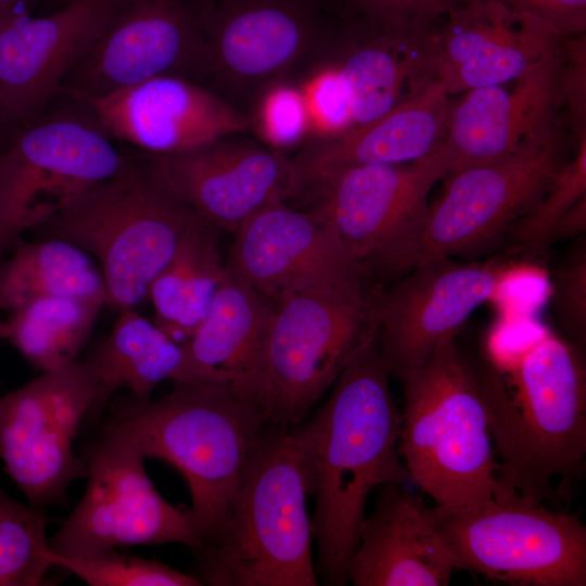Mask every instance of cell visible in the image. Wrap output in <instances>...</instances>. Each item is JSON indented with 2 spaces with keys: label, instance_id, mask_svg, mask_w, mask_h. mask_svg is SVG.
<instances>
[{
  "label": "cell",
  "instance_id": "6da1fadb",
  "mask_svg": "<svg viewBox=\"0 0 586 586\" xmlns=\"http://www.w3.org/2000/svg\"><path fill=\"white\" fill-rule=\"evenodd\" d=\"M377 333L346 365L317 412L290 429L315 502L317 575L331 586L347 583L371 491L409 477L398 450L400 410Z\"/></svg>",
  "mask_w": 586,
  "mask_h": 586
},
{
  "label": "cell",
  "instance_id": "7a4b0ae2",
  "mask_svg": "<svg viewBox=\"0 0 586 586\" xmlns=\"http://www.w3.org/2000/svg\"><path fill=\"white\" fill-rule=\"evenodd\" d=\"M476 373L499 479L542 501L551 481L582 475L586 456V367L570 340L545 332Z\"/></svg>",
  "mask_w": 586,
  "mask_h": 586
},
{
  "label": "cell",
  "instance_id": "3957f363",
  "mask_svg": "<svg viewBox=\"0 0 586 586\" xmlns=\"http://www.w3.org/2000/svg\"><path fill=\"white\" fill-rule=\"evenodd\" d=\"M382 291L362 273L292 293L272 306L243 399L267 426L301 423L378 330Z\"/></svg>",
  "mask_w": 586,
  "mask_h": 586
},
{
  "label": "cell",
  "instance_id": "277c9868",
  "mask_svg": "<svg viewBox=\"0 0 586 586\" xmlns=\"http://www.w3.org/2000/svg\"><path fill=\"white\" fill-rule=\"evenodd\" d=\"M403 384L398 450L409 479L437 506L458 507L515 495L499 479L476 367L442 341Z\"/></svg>",
  "mask_w": 586,
  "mask_h": 586
},
{
  "label": "cell",
  "instance_id": "5b68a950",
  "mask_svg": "<svg viewBox=\"0 0 586 586\" xmlns=\"http://www.w3.org/2000/svg\"><path fill=\"white\" fill-rule=\"evenodd\" d=\"M290 429L265 425L216 538L193 550L196 577L213 586H316L311 519Z\"/></svg>",
  "mask_w": 586,
  "mask_h": 586
},
{
  "label": "cell",
  "instance_id": "8992f818",
  "mask_svg": "<svg viewBox=\"0 0 586 586\" xmlns=\"http://www.w3.org/2000/svg\"><path fill=\"white\" fill-rule=\"evenodd\" d=\"M174 385L156 400L139 403L130 396L114 406L112 417L132 433L145 458L164 460L182 474L201 548L224 526L265 424L249 404L221 387Z\"/></svg>",
  "mask_w": 586,
  "mask_h": 586
},
{
  "label": "cell",
  "instance_id": "52a82bcc",
  "mask_svg": "<svg viewBox=\"0 0 586 586\" xmlns=\"http://www.w3.org/2000/svg\"><path fill=\"white\" fill-rule=\"evenodd\" d=\"M199 218L143 154L129 156L115 175L89 188L31 231L40 239L72 243L94 257L107 303L124 310L148 297L153 279Z\"/></svg>",
  "mask_w": 586,
  "mask_h": 586
},
{
  "label": "cell",
  "instance_id": "ba28073f",
  "mask_svg": "<svg viewBox=\"0 0 586 586\" xmlns=\"http://www.w3.org/2000/svg\"><path fill=\"white\" fill-rule=\"evenodd\" d=\"M64 98L67 104H48L0 151V259L129 158L80 103Z\"/></svg>",
  "mask_w": 586,
  "mask_h": 586
},
{
  "label": "cell",
  "instance_id": "9c48e42d",
  "mask_svg": "<svg viewBox=\"0 0 586 586\" xmlns=\"http://www.w3.org/2000/svg\"><path fill=\"white\" fill-rule=\"evenodd\" d=\"M455 570L517 586H585L586 526L527 497L425 507Z\"/></svg>",
  "mask_w": 586,
  "mask_h": 586
},
{
  "label": "cell",
  "instance_id": "30bf717a",
  "mask_svg": "<svg viewBox=\"0 0 586 586\" xmlns=\"http://www.w3.org/2000/svg\"><path fill=\"white\" fill-rule=\"evenodd\" d=\"M320 0L201 1L202 84L245 114L268 86L295 79L332 48L340 25Z\"/></svg>",
  "mask_w": 586,
  "mask_h": 586
},
{
  "label": "cell",
  "instance_id": "8fae6325",
  "mask_svg": "<svg viewBox=\"0 0 586 586\" xmlns=\"http://www.w3.org/2000/svg\"><path fill=\"white\" fill-rule=\"evenodd\" d=\"M88 483L78 505L48 539L56 556H84L131 546L201 544L188 509L166 501L144 469L132 433L114 417L85 451Z\"/></svg>",
  "mask_w": 586,
  "mask_h": 586
},
{
  "label": "cell",
  "instance_id": "7c38bea8",
  "mask_svg": "<svg viewBox=\"0 0 586 586\" xmlns=\"http://www.w3.org/2000/svg\"><path fill=\"white\" fill-rule=\"evenodd\" d=\"M445 176L441 148L410 163L348 168L315 189L313 211L332 225L372 278L404 275L411 269L429 194Z\"/></svg>",
  "mask_w": 586,
  "mask_h": 586
},
{
  "label": "cell",
  "instance_id": "4fadbf2b",
  "mask_svg": "<svg viewBox=\"0 0 586 586\" xmlns=\"http://www.w3.org/2000/svg\"><path fill=\"white\" fill-rule=\"evenodd\" d=\"M562 139L560 129L512 155L445 176L443 193L429 204L411 268L428 259L475 253L508 232L565 163Z\"/></svg>",
  "mask_w": 586,
  "mask_h": 586
},
{
  "label": "cell",
  "instance_id": "5bb4252c",
  "mask_svg": "<svg viewBox=\"0 0 586 586\" xmlns=\"http://www.w3.org/2000/svg\"><path fill=\"white\" fill-rule=\"evenodd\" d=\"M95 392V374L85 358L43 371L0 397V458L30 505L64 502L69 483L87 475L73 443Z\"/></svg>",
  "mask_w": 586,
  "mask_h": 586
},
{
  "label": "cell",
  "instance_id": "9a60e30c",
  "mask_svg": "<svg viewBox=\"0 0 586 586\" xmlns=\"http://www.w3.org/2000/svg\"><path fill=\"white\" fill-rule=\"evenodd\" d=\"M204 60L200 0H115L58 94L102 97L163 75L202 84Z\"/></svg>",
  "mask_w": 586,
  "mask_h": 586
},
{
  "label": "cell",
  "instance_id": "2e32d148",
  "mask_svg": "<svg viewBox=\"0 0 586 586\" xmlns=\"http://www.w3.org/2000/svg\"><path fill=\"white\" fill-rule=\"evenodd\" d=\"M388 292H382L378 345L391 375L423 364L436 346L456 337L471 314L497 295L498 265L451 257L417 264Z\"/></svg>",
  "mask_w": 586,
  "mask_h": 586
},
{
  "label": "cell",
  "instance_id": "e0dca14e",
  "mask_svg": "<svg viewBox=\"0 0 586 586\" xmlns=\"http://www.w3.org/2000/svg\"><path fill=\"white\" fill-rule=\"evenodd\" d=\"M233 234L227 272L271 306L324 282L369 275L329 221L284 201L259 208Z\"/></svg>",
  "mask_w": 586,
  "mask_h": 586
},
{
  "label": "cell",
  "instance_id": "ac0fdd59",
  "mask_svg": "<svg viewBox=\"0 0 586 586\" xmlns=\"http://www.w3.org/2000/svg\"><path fill=\"white\" fill-rule=\"evenodd\" d=\"M560 68L561 43L515 79L453 98L441 145L446 176L512 155L560 130Z\"/></svg>",
  "mask_w": 586,
  "mask_h": 586
},
{
  "label": "cell",
  "instance_id": "d6986e66",
  "mask_svg": "<svg viewBox=\"0 0 586 586\" xmlns=\"http://www.w3.org/2000/svg\"><path fill=\"white\" fill-rule=\"evenodd\" d=\"M240 136L173 154H145L180 201L232 233L259 208L297 194L292 158Z\"/></svg>",
  "mask_w": 586,
  "mask_h": 586
},
{
  "label": "cell",
  "instance_id": "ffe728a7",
  "mask_svg": "<svg viewBox=\"0 0 586 586\" xmlns=\"http://www.w3.org/2000/svg\"><path fill=\"white\" fill-rule=\"evenodd\" d=\"M67 98L80 103L114 141L146 155L178 153L250 130L243 111L209 87L177 75L102 97Z\"/></svg>",
  "mask_w": 586,
  "mask_h": 586
},
{
  "label": "cell",
  "instance_id": "44dd1931",
  "mask_svg": "<svg viewBox=\"0 0 586 586\" xmlns=\"http://www.w3.org/2000/svg\"><path fill=\"white\" fill-rule=\"evenodd\" d=\"M115 0H68L42 16L0 22V102L21 127L41 113L97 39Z\"/></svg>",
  "mask_w": 586,
  "mask_h": 586
},
{
  "label": "cell",
  "instance_id": "7402d4cb",
  "mask_svg": "<svg viewBox=\"0 0 586 586\" xmlns=\"http://www.w3.org/2000/svg\"><path fill=\"white\" fill-rule=\"evenodd\" d=\"M562 38L496 0H458L437 33V78L451 97L505 84L555 52Z\"/></svg>",
  "mask_w": 586,
  "mask_h": 586
},
{
  "label": "cell",
  "instance_id": "603a6c76",
  "mask_svg": "<svg viewBox=\"0 0 586 586\" xmlns=\"http://www.w3.org/2000/svg\"><path fill=\"white\" fill-rule=\"evenodd\" d=\"M328 58L353 128L366 125L437 80V30H391L343 15Z\"/></svg>",
  "mask_w": 586,
  "mask_h": 586
},
{
  "label": "cell",
  "instance_id": "cb8c5ba5",
  "mask_svg": "<svg viewBox=\"0 0 586 586\" xmlns=\"http://www.w3.org/2000/svg\"><path fill=\"white\" fill-rule=\"evenodd\" d=\"M451 99L437 79L366 125L308 142L292 158L297 193L348 168L410 163L434 153L442 145Z\"/></svg>",
  "mask_w": 586,
  "mask_h": 586
},
{
  "label": "cell",
  "instance_id": "d4e9b609",
  "mask_svg": "<svg viewBox=\"0 0 586 586\" xmlns=\"http://www.w3.org/2000/svg\"><path fill=\"white\" fill-rule=\"evenodd\" d=\"M423 499L400 487H378L347 565L354 586H446L455 571L449 551L425 513Z\"/></svg>",
  "mask_w": 586,
  "mask_h": 586
},
{
  "label": "cell",
  "instance_id": "484cf974",
  "mask_svg": "<svg viewBox=\"0 0 586 586\" xmlns=\"http://www.w3.org/2000/svg\"><path fill=\"white\" fill-rule=\"evenodd\" d=\"M271 314V305L226 270L206 316L181 344L171 381L215 385L243 400Z\"/></svg>",
  "mask_w": 586,
  "mask_h": 586
},
{
  "label": "cell",
  "instance_id": "4316f807",
  "mask_svg": "<svg viewBox=\"0 0 586 586\" xmlns=\"http://www.w3.org/2000/svg\"><path fill=\"white\" fill-rule=\"evenodd\" d=\"M216 230L202 217L190 225L148 291L154 323L179 344L204 319L226 276Z\"/></svg>",
  "mask_w": 586,
  "mask_h": 586
},
{
  "label": "cell",
  "instance_id": "83f0119b",
  "mask_svg": "<svg viewBox=\"0 0 586 586\" xmlns=\"http://www.w3.org/2000/svg\"><path fill=\"white\" fill-rule=\"evenodd\" d=\"M86 358L97 380L90 418L95 417L119 388H128L139 403L149 400L156 385L171 380L176 373L182 347L154 321L127 308L120 310L111 332Z\"/></svg>",
  "mask_w": 586,
  "mask_h": 586
},
{
  "label": "cell",
  "instance_id": "f1b7e54d",
  "mask_svg": "<svg viewBox=\"0 0 586 586\" xmlns=\"http://www.w3.org/2000/svg\"><path fill=\"white\" fill-rule=\"evenodd\" d=\"M0 259V309L11 313L37 298L88 297L107 293L91 256L59 239L23 242Z\"/></svg>",
  "mask_w": 586,
  "mask_h": 586
},
{
  "label": "cell",
  "instance_id": "f546056e",
  "mask_svg": "<svg viewBox=\"0 0 586 586\" xmlns=\"http://www.w3.org/2000/svg\"><path fill=\"white\" fill-rule=\"evenodd\" d=\"M105 297L51 296L14 309L8 340L34 367L50 371L77 359Z\"/></svg>",
  "mask_w": 586,
  "mask_h": 586
},
{
  "label": "cell",
  "instance_id": "4dcf8cb0",
  "mask_svg": "<svg viewBox=\"0 0 586 586\" xmlns=\"http://www.w3.org/2000/svg\"><path fill=\"white\" fill-rule=\"evenodd\" d=\"M41 507L24 505L0 487V586H38L54 566Z\"/></svg>",
  "mask_w": 586,
  "mask_h": 586
},
{
  "label": "cell",
  "instance_id": "1f68e13d",
  "mask_svg": "<svg viewBox=\"0 0 586 586\" xmlns=\"http://www.w3.org/2000/svg\"><path fill=\"white\" fill-rule=\"evenodd\" d=\"M51 560L54 566L65 569L90 586L203 585L194 575L164 563L120 553L117 549L68 557L51 552Z\"/></svg>",
  "mask_w": 586,
  "mask_h": 586
},
{
  "label": "cell",
  "instance_id": "d6a6232c",
  "mask_svg": "<svg viewBox=\"0 0 586 586\" xmlns=\"http://www.w3.org/2000/svg\"><path fill=\"white\" fill-rule=\"evenodd\" d=\"M586 196V137L576 145L573 157L563 164L542 198L509 229L515 245L534 252L545 249L555 224Z\"/></svg>",
  "mask_w": 586,
  "mask_h": 586
},
{
  "label": "cell",
  "instance_id": "836d02e7",
  "mask_svg": "<svg viewBox=\"0 0 586 586\" xmlns=\"http://www.w3.org/2000/svg\"><path fill=\"white\" fill-rule=\"evenodd\" d=\"M246 115L250 129L277 151L309 140V120L303 93L294 79L275 82L252 102Z\"/></svg>",
  "mask_w": 586,
  "mask_h": 586
},
{
  "label": "cell",
  "instance_id": "e575fe53",
  "mask_svg": "<svg viewBox=\"0 0 586 586\" xmlns=\"http://www.w3.org/2000/svg\"><path fill=\"white\" fill-rule=\"evenodd\" d=\"M294 80L306 104L308 142L332 139L353 129L351 109L328 53Z\"/></svg>",
  "mask_w": 586,
  "mask_h": 586
},
{
  "label": "cell",
  "instance_id": "d590c367",
  "mask_svg": "<svg viewBox=\"0 0 586 586\" xmlns=\"http://www.w3.org/2000/svg\"><path fill=\"white\" fill-rule=\"evenodd\" d=\"M458 0H346L343 15L398 31L424 33L440 29Z\"/></svg>",
  "mask_w": 586,
  "mask_h": 586
},
{
  "label": "cell",
  "instance_id": "8d00e7d4",
  "mask_svg": "<svg viewBox=\"0 0 586 586\" xmlns=\"http://www.w3.org/2000/svg\"><path fill=\"white\" fill-rule=\"evenodd\" d=\"M557 320L582 352L586 344V242L579 238L552 275Z\"/></svg>",
  "mask_w": 586,
  "mask_h": 586
},
{
  "label": "cell",
  "instance_id": "74e56055",
  "mask_svg": "<svg viewBox=\"0 0 586 586\" xmlns=\"http://www.w3.org/2000/svg\"><path fill=\"white\" fill-rule=\"evenodd\" d=\"M585 34L563 37L561 42L560 92L574 146L586 137Z\"/></svg>",
  "mask_w": 586,
  "mask_h": 586
},
{
  "label": "cell",
  "instance_id": "f35d334b",
  "mask_svg": "<svg viewBox=\"0 0 586 586\" xmlns=\"http://www.w3.org/2000/svg\"><path fill=\"white\" fill-rule=\"evenodd\" d=\"M504 5L532 14L561 37L586 33V0H496Z\"/></svg>",
  "mask_w": 586,
  "mask_h": 586
},
{
  "label": "cell",
  "instance_id": "ab89813d",
  "mask_svg": "<svg viewBox=\"0 0 586 586\" xmlns=\"http://www.w3.org/2000/svg\"><path fill=\"white\" fill-rule=\"evenodd\" d=\"M586 229V196L574 204L551 228L545 241V249L565 239L575 238Z\"/></svg>",
  "mask_w": 586,
  "mask_h": 586
},
{
  "label": "cell",
  "instance_id": "60d3db41",
  "mask_svg": "<svg viewBox=\"0 0 586 586\" xmlns=\"http://www.w3.org/2000/svg\"><path fill=\"white\" fill-rule=\"evenodd\" d=\"M35 0H0V22L30 14Z\"/></svg>",
  "mask_w": 586,
  "mask_h": 586
},
{
  "label": "cell",
  "instance_id": "b9f144b4",
  "mask_svg": "<svg viewBox=\"0 0 586 586\" xmlns=\"http://www.w3.org/2000/svg\"><path fill=\"white\" fill-rule=\"evenodd\" d=\"M16 128L7 117L0 102V151H2L12 140Z\"/></svg>",
  "mask_w": 586,
  "mask_h": 586
},
{
  "label": "cell",
  "instance_id": "7bdbcfd3",
  "mask_svg": "<svg viewBox=\"0 0 586 586\" xmlns=\"http://www.w3.org/2000/svg\"><path fill=\"white\" fill-rule=\"evenodd\" d=\"M328 8L342 15L345 7L346 0H320Z\"/></svg>",
  "mask_w": 586,
  "mask_h": 586
},
{
  "label": "cell",
  "instance_id": "ee69618b",
  "mask_svg": "<svg viewBox=\"0 0 586 586\" xmlns=\"http://www.w3.org/2000/svg\"><path fill=\"white\" fill-rule=\"evenodd\" d=\"M10 335V329L7 321L0 318V340H8Z\"/></svg>",
  "mask_w": 586,
  "mask_h": 586
},
{
  "label": "cell",
  "instance_id": "f6af8a7d",
  "mask_svg": "<svg viewBox=\"0 0 586 586\" xmlns=\"http://www.w3.org/2000/svg\"><path fill=\"white\" fill-rule=\"evenodd\" d=\"M201 1H206V0H201Z\"/></svg>",
  "mask_w": 586,
  "mask_h": 586
},
{
  "label": "cell",
  "instance_id": "bcb514c9",
  "mask_svg": "<svg viewBox=\"0 0 586 586\" xmlns=\"http://www.w3.org/2000/svg\"><path fill=\"white\" fill-rule=\"evenodd\" d=\"M68 1V0H65V2Z\"/></svg>",
  "mask_w": 586,
  "mask_h": 586
}]
</instances>
